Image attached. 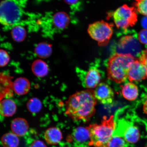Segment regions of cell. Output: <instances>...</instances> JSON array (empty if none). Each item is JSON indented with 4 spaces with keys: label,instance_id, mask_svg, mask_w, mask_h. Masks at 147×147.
Returning <instances> with one entry per match:
<instances>
[{
    "label": "cell",
    "instance_id": "obj_1",
    "mask_svg": "<svg viewBox=\"0 0 147 147\" xmlns=\"http://www.w3.org/2000/svg\"><path fill=\"white\" fill-rule=\"evenodd\" d=\"M97 101L93 89L77 92L66 102V114L73 120L87 122L95 114Z\"/></svg>",
    "mask_w": 147,
    "mask_h": 147
},
{
    "label": "cell",
    "instance_id": "obj_2",
    "mask_svg": "<svg viewBox=\"0 0 147 147\" xmlns=\"http://www.w3.org/2000/svg\"><path fill=\"white\" fill-rule=\"evenodd\" d=\"M136 60L131 55L113 53L106 63L108 78L117 83L125 82L129 70Z\"/></svg>",
    "mask_w": 147,
    "mask_h": 147
},
{
    "label": "cell",
    "instance_id": "obj_3",
    "mask_svg": "<svg viewBox=\"0 0 147 147\" xmlns=\"http://www.w3.org/2000/svg\"><path fill=\"white\" fill-rule=\"evenodd\" d=\"M88 127L90 135L89 144L95 147H106L115 133V117L113 115L109 118L104 116L100 123L90 125Z\"/></svg>",
    "mask_w": 147,
    "mask_h": 147
},
{
    "label": "cell",
    "instance_id": "obj_4",
    "mask_svg": "<svg viewBox=\"0 0 147 147\" xmlns=\"http://www.w3.org/2000/svg\"><path fill=\"white\" fill-rule=\"evenodd\" d=\"M119 36H121L113 49V53L131 55L138 60L142 52V46L137 33L133 30H124Z\"/></svg>",
    "mask_w": 147,
    "mask_h": 147
},
{
    "label": "cell",
    "instance_id": "obj_5",
    "mask_svg": "<svg viewBox=\"0 0 147 147\" xmlns=\"http://www.w3.org/2000/svg\"><path fill=\"white\" fill-rule=\"evenodd\" d=\"M22 16L21 7L15 1H1L0 5V21L3 25L11 26L20 21Z\"/></svg>",
    "mask_w": 147,
    "mask_h": 147
},
{
    "label": "cell",
    "instance_id": "obj_6",
    "mask_svg": "<svg viewBox=\"0 0 147 147\" xmlns=\"http://www.w3.org/2000/svg\"><path fill=\"white\" fill-rule=\"evenodd\" d=\"M111 14L117 28L123 30L134 26L137 21L135 7H130L126 4L119 7Z\"/></svg>",
    "mask_w": 147,
    "mask_h": 147
},
{
    "label": "cell",
    "instance_id": "obj_7",
    "mask_svg": "<svg viewBox=\"0 0 147 147\" xmlns=\"http://www.w3.org/2000/svg\"><path fill=\"white\" fill-rule=\"evenodd\" d=\"M100 63V60L97 59L90 64L87 71L77 69L78 76L84 88L93 89L100 83L102 75V71L99 69Z\"/></svg>",
    "mask_w": 147,
    "mask_h": 147
},
{
    "label": "cell",
    "instance_id": "obj_8",
    "mask_svg": "<svg viewBox=\"0 0 147 147\" xmlns=\"http://www.w3.org/2000/svg\"><path fill=\"white\" fill-rule=\"evenodd\" d=\"M113 26L103 21H99L90 25L88 33L93 39L101 47L107 45L113 33Z\"/></svg>",
    "mask_w": 147,
    "mask_h": 147
},
{
    "label": "cell",
    "instance_id": "obj_9",
    "mask_svg": "<svg viewBox=\"0 0 147 147\" xmlns=\"http://www.w3.org/2000/svg\"><path fill=\"white\" fill-rule=\"evenodd\" d=\"M116 127L113 135L123 137L128 143L134 144L140 138V132L134 123L125 119L115 121Z\"/></svg>",
    "mask_w": 147,
    "mask_h": 147
},
{
    "label": "cell",
    "instance_id": "obj_10",
    "mask_svg": "<svg viewBox=\"0 0 147 147\" xmlns=\"http://www.w3.org/2000/svg\"><path fill=\"white\" fill-rule=\"evenodd\" d=\"M94 90L95 98L101 103L109 105L113 102L114 93L111 87L107 84L100 83Z\"/></svg>",
    "mask_w": 147,
    "mask_h": 147
},
{
    "label": "cell",
    "instance_id": "obj_11",
    "mask_svg": "<svg viewBox=\"0 0 147 147\" xmlns=\"http://www.w3.org/2000/svg\"><path fill=\"white\" fill-rule=\"evenodd\" d=\"M147 78L146 67L142 62L136 60L129 70L128 79L130 82H138Z\"/></svg>",
    "mask_w": 147,
    "mask_h": 147
},
{
    "label": "cell",
    "instance_id": "obj_12",
    "mask_svg": "<svg viewBox=\"0 0 147 147\" xmlns=\"http://www.w3.org/2000/svg\"><path fill=\"white\" fill-rule=\"evenodd\" d=\"M11 128L12 133L18 137H22L26 135L28 131L29 125L25 119L18 117L12 121Z\"/></svg>",
    "mask_w": 147,
    "mask_h": 147
},
{
    "label": "cell",
    "instance_id": "obj_13",
    "mask_svg": "<svg viewBox=\"0 0 147 147\" xmlns=\"http://www.w3.org/2000/svg\"><path fill=\"white\" fill-rule=\"evenodd\" d=\"M121 92L124 98L129 101L136 100L139 94L137 86L130 82L125 83L122 86Z\"/></svg>",
    "mask_w": 147,
    "mask_h": 147
},
{
    "label": "cell",
    "instance_id": "obj_14",
    "mask_svg": "<svg viewBox=\"0 0 147 147\" xmlns=\"http://www.w3.org/2000/svg\"><path fill=\"white\" fill-rule=\"evenodd\" d=\"M45 140L49 144L56 145L59 143L62 138L61 131L56 127L49 128L46 130L45 134Z\"/></svg>",
    "mask_w": 147,
    "mask_h": 147
},
{
    "label": "cell",
    "instance_id": "obj_15",
    "mask_svg": "<svg viewBox=\"0 0 147 147\" xmlns=\"http://www.w3.org/2000/svg\"><path fill=\"white\" fill-rule=\"evenodd\" d=\"M13 87L16 94L23 95L28 92L30 88V83L26 78H18L14 81Z\"/></svg>",
    "mask_w": 147,
    "mask_h": 147
},
{
    "label": "cell",
    "instance_id": "obj_16",
    "mask_svg": "<svg viewBox=\"0 0 147 147\" xmlns=\"http://www.w3.org/2000/svg\"><path fill=\"white\" fill-rule=\"evenodd\" d=\"M72 135L74 139L78 143H86L90 142V135L88 127H78L74 130Z\"/></svg>",
    "mask_w": 147,
    "mask_h": 147
},
{
    "label": "cell",
    "instance_id": "obj_17",
    "mask_svg": "<svg viewBox=\"0 0 147 147\" xmlns=\"http://www.w3.org/2000/svg\"><path fill=\"white\" fill-rule=\"evenodd\" d=\"M16 106L14 101L10 99H5L1 101L0 113L5 117H10L16 113Z\"/></svg>",
    "mask_w": 147,
    "mask_h": 147
},
{
    "label": "cell",
    "instance_id": "obj_18",
    "mask_svg": "<svg viewBox=\"0 0 147 147\" xmlns=\"http://www.w3.org/2000/svg\"><path fill=\"white\" fill-rule=\"evenodd\" d=\"M33 73L37 77L43 78L48 74L49 68L45 62L41 59L35 60L32 65Z\"/></svg>",
    "mask_w": 147,
    "mask_h": 147
},
{
    "label": "cell",
    "instance_id": "obj_19",
    "mask_svg": "<svg viewBox=\"0 0 147 147\" xmlns=\"http://www.w3.org/2000/svg\"><path fill=\"white\" fill-rule=\"evenodd\" d=\"M70 21V18L69 16L65 12H57L53 16V23L58 29H65L68 26Z\"/></svg>",
    "mask_w": 147,
    "mask_h": 147
},
{
    "label": "cell",
    "instance_id": "obj_20",
    "mask_svg": "<svg viewBox=\"0 0 147 147\" xmlns=\"http://www.w3.org/2000/svg\"><path fill=\"white\" fill-rule=\"evenodd\" d=\"M36 55L41 59H47L51 56L52 53L51 45L46 42H41L37 45L34 49Z\"/></svg>",
    "mask_w": 147,
    "mask_h": 147
},
{
    "label": "cell",
    "instance_id": "obj_21",
    "mask_svg": "<svg viewBox=\"0 0 147 147\" xmlns=\"http://www.w3.org/2000/svg\"><path fill=\"white\" fill-rule=\"evenodd\" d=\"M2 144L4 147H18L20 140L17 136L13 133L5 134L1 138Z\"/></svg>",
    "mask_w": 147,
    "mask_h": 147
},
{
    "label": "cell",
    "instance_id": "obj_22",
    "mask_svg": "<svg viewBox=\"0 0 147 147\" xmlns=\"http://www.w3.org/2000/svg\"><path fill=\"white\" fill-rule=\"evenodd\" d=\"M13 39L14 41L20 42L25 40L26 36L25 29L21 26L17 25L13 28L11 32Z\"/></svg>",
    "mask_w": 147,
    "mask_h": 147
},
{
    "label": "cell",
    "instance_id": "obj_23",
    "mask_svg": "<svg viewBox=\"0 0 147 147\" xmlns=\"http://www.w3.org/2000/svg\"><path fill=\"white\" fill-rule=\"evenodd\" d=\"M27 107L29 111L32 113H36L40 111L42 108V102L39 99L34 97L28 102Z\"/></svg>",
    "mask_w": 147,
    "mask_h": 147
},
{
    "label": "cell",
    "instance_id": "obj_24",
    "mask_svg": "<svg viewBox=\"0 0 147 147\" xmlns=\"http://www.w3.org/2000/svg\"><path fill=\"white\" fill-rule=\"evenodd\" d=\"M128 143L122 137L113 135L107 144L106 147H127Z\"/></svg>",
    "mask_w": 147,
    "mask_h": 147
},
{
    "label": "cell",
    "instance_id": "obj_25",
    "mask_svg": "<svg viewBox=\"0 0 147 147\" xmlns=\"http://www.w3.org/2000/svg\"><path fill=\"white\" fill-rule=\"evenodd\" d=\"M134 5L140 13L147 16V0L136 1Z\"/></svg>",
    "mask_w": 147,
    "mask_h": 147
},
{
    "label": "cell",
    "instance_id": "obj_26",
    "mask_svg": "<svg viewBox=\"0 0 147 147\" xmlns=\"http://www.w3.org/2000/svg\"><path fill=\"white\" fill-rule=\"evenodd\" d=\"M10 56L8 53L3 49L0 51V66L4 67L8 64L10 61Z\"/></svg>",
    "mask_w": 147,
    "mask_h": 147
},
{
    "label": "cell",
    "instance_id": "obj_27",
    "mask_svg": "<svg viewBox=\"0 0 147 147\" xmlns=\"http://www.w3.org/2000/svg\"><path fill=\"white\" fill-rule=\"evenodd\" d=\"M66 3L70 5L71 8L75 11H79L81 8L82 3L79 1H65Z\"/></svg>",
    "mask_w": 147,
    "mask_h": 147
},
{
    "label": "cell",
    "instance_id": "obj_28",
    "mask_svg": "<svg viewBox=\"0 0 147 147\" xmlns=\"http://www.w3.org/2000/svg\"><path fill=\"white\" fill-rule=\"evenodd\" d=\"M138 38L140 43L147 45V30L143 29L139 32Z\"/></svg>",
    "mask_w": 147,
    "mask_h": 147
},
{
    "label": "cell",
    "instance_id": "obj_29",
    "mask_svg": "<svg viewBox=\"0 0 147 147\" xmlns=\"http://www.w3.org/2000/svg\"><path fill=\"white\" fill-rule=\"evenodd\" d=\"M138 60L144 64L147 71V55L145 51H143L140 57Z\"/></svg>",
    "mask_w": 147,
    "mask_h": 147
},
{
    "label": "cell",
    "instance_id": "obj_30",
    "mask_svg": "<svg viewBox=\"0 0 147 147\" xmlns=\"http://www.w3.org/2000/svg\"><path fill=\"white\" fill-rule=\"evenodd\" d=\"M30 147H47L45 143L40 140H36L33 142Z\"/></svg>",
    "mask_w": 147,
    "mask_h": 147
},
{
    "label": "cell",
    "instance_id": "obj_31",
    "mask_svg": "<svg viewBox=\"0 0 147 147\" xmlns=\"http://www.w3.org/2000/svg\"><path fill=\"white\" fill-rule=\"evenodd\" d=\"M141 25L143 28L147 30V16L142 18L141 20Z\"/></svg>",
    "mask_w": 147,
    "mask_h": 147
},
{
    "label": "cell",
    "instance_id": "obj_32",
    "mask_svg": "<svg viewBox=\"0 0 147 147\" xmlns=\"http://www.w3.org/2000/svg\"><path fill=\"white\" fill-rule=\"evenodd\" d=\"M143 110L144 113L147 115V100L145 101L143 104Z\"/></svg>",
    "mask_w": 147,
    "mask_h": 147
},
{
    "label": "cell",
    "instance_id": "obj_33",
    "mask_svg": "<svg viewBox=\"0 0 147 147\" xmlns=\"http://www.w3.org/2000/svg\"><path fill=\"white\" fill-rule=\"evenodd\" d=\"M146 51V54H147V45L146 47V51Z\"/></svg>",
    "mask_w": 147,
    "mask_h": 147
},
{
    "label": "cell",
    "instance_id": "obj_34",
    "mask_svg": "<svg viewBox=\"0 0 147 147\" xmlns=\"http://www.w3.org/2000/svg\"><path fill=\"white\" fill-rule=\"evenodd\" d=\"M145 147H147V145L146 146H145Z\"/></svg>",
    "mask_w": 147,
    "mask_h": 147
}]
</instances>
